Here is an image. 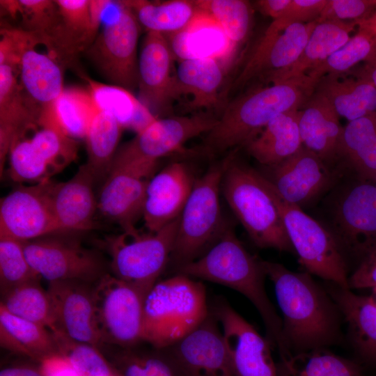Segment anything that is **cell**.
I'll return each instance as SVG.
<instances>
[{"label":"cell","mask_w":376,"mask_h":376,"mask_svg":"<svg viewBox=\"0 0 376 376\" xmlns=\"http://www.w3.org/2000/svg\"><path fill=\"white\" fill-rule=\"evenodd\" d=\"M262 264L274 287L282 314L283 340L289 352L340 343L342 315L326 289L307 272H292L263 260Z\"/></svg>","instance_id":"cell-1"},{"label":"cell","mask_w":376,"mask_h":376,"mask_svg":"<svg viewBox=\"0 0 376 376\" xmlns=\"http://www.w3.org/2000/svg\"><path fill=\"white\" fill-rule=\"evenodd\" d=\"M191 278L211 281L235 290L246 297L259 313L267 338L277 348L280 357L291 353L282 336V320L265 287L267 277L262 260L251 254L230 228L201 257L177 270Z\"/></svg>","instance_id":"cell-2"},{"label":"cell","mask_w":376,"mask_h":376,"mask_svg":"<svg viewBox=\"0 0 376 376\" xmlns=\"http://www.w3.org/2000/svg\"><path fill=\"white\" fill-rule=\"evenodd\" d=\"M318 81L306 74L241 94L227 104L204 139V147L219 153L244 146L277 115L302 109Z\"/></svg>","instance_id":"cell-3"},{"label":"cell","mask_w":376,"mask_h":376,"mask_svg":"<svg viewBox=\"0 0 376 376\" xmlns=\"http://www.w3.org/2000/svg\"><path fill=\"white\" fill-rule=\"evenodd\" d=\"M226 158L221 192L251 240L260 248L294 252L261 174L240 160L234 152Z\"/></svg>","instance_id":"cell-4"},{"label":"cell","mask_w":376,"mask_h":376,"mask_svg":"<svg viewBox=\"0 0 376 376\" xmlns=\"http://www.w3.org/2000/svg\"><path fill=\"white\" fill-rule=\"evenodd\" d=\"M209 313L203 284L177 273L157 281L146 295L142 340L164 349L191 332Z\"/></svg>","instance_id":"cell-5"},{"label":"cell","mask_w":376,"mask_h":376,"mask_svg":"<svg viewBox=\"0 0 376 376\" xmlns=\"http://www.w3.org/2000/svg\"><path fill=\"white\" fill-rule=\"evenodd\" d=\"M226 158L195 180L179 218L169 261L178 270L203 255L219 238L224 226L220 193Z\"/></svg>","instance_id":"cell-6"},{"label":"cell","mask_w":376,"mask_h":376,"mask_svg":"<svg viewBox=\"0 0 376 376\" xmlns=\"http://www.w3.org/2000/svg\"><path fill=\"white\" fill-rule=\"evenodd\" d=\"M358 181L338 182L323 201L327 223L323 225L334 237L347 261L352 257L361 262L376 248V186Z\"/></svg>","instance_id":"cell-7"},{"label":"cell","mask_w":376,"mask_h":376,"mask_svg":"<svg viewBox=\"0 0 376 376\" xmlns=\"http://www.w3.org/2000/svg\"><path fill=\"white\" fill-rule=\"evenodd\" d=\"M263 178L301 266L311 274L349 288L347 261L331 233L301 207L285 201Z\"/></svg>","instance_id":"cell-8"},{"label":"cell","mask_w":376,"mask_h":376,"mask_svg":"<svg viewBox=\"0 0 376 376\" xmlns=\"http://www.w3.org/2000/svg\"><path fill=\"white\" fill-rule=\"evenodd\" d=\"M12 146L8 159L10 178L19 185H36L52 180L77 157L76 139L68 136L52 114L41 116L38 125Z\"/></svg>","instance_id":"cell-9"},{"label":"cell","mask_w":376,"mask_h":376,"mask_svg":"<svg viewBox=\"0 0 376 376\" xmlns=\"http://www.w3.org/2000/svg\"><path fill=\"white\" fill-rule=\"evenodd\" d=\"M140 26L124 1H112L100 31L85 52L111 84L130 91L138 87L137 44Z\"/></svg>","instance_id":"cell-10"},{"label":"cell","mask_w":376,"mask_h":376,"mask_svg":"<svg viewBox=\"0 0 376 376\" xmlns=\"http://www.w3.org/2000/svg\"><path fill=\"white\" fill-rule=\"evenodd\" d=\"M179 218L154 233L123 232L107 237L113 275L148 293L169 262Z\"/></svg>","instance_id":"cell-11"},{"label":"cell","mask_w":376,"mask_h":376,"mask_svg":"<svg viewBox=\"0 0 376 376\" xmlns=\"http://www.w3.org/2000/svg\"><path fill=\"white\" fill-rule=\"evenodd\" d=\"M147 294L113 274H104L98 280L93 295L102 343L129 348L143 341V307Z\"/></svg>","instance_id":"cell-12"},{"label":"cell","mask_w":376,"mask_h":376,"mask_svg":"<svg viewBox=\"0 0 376 376\" xmlns=\"http://www.w3.org/2000/svg\"><path fill=\"white\" fill-rule=\"evenodd\" d=\"M217 120L207 112L157 118L117 150L112 163L156 168L160 158L180 150L187 141L207 134Z\"/></svg>","instance_id":"cell-13"},{"label":"cell","mask_w":376,"mask_h":376,"mask_svg":"<svg viewBox=\"0 0 376 376\" xmlns=\"http://www.w3.org/2000/svg\"><path fill=\"white\" fill-rule=\"evenodd\" d=\"M342 170L303 146L286 159L263 166L259 172L285 201L302 209L329 193L340 182Z\"/></svg>","instance_id":"cell-14"},{"label":"cell","mask_w":376,"mask_h":376,"mask_svg":"<svg viewBox=\"0 0 376 376\" xmlns=\"http://www.w3.org/2000/svg\"><path fill=\"white\" fill-rule=\"evenodd\" d=\"M47 235L23 242L26 257L40 276L49 282L99 280L104 265L94 251L79 244Z\"/></svg>","instance_id":"cell-15"},{"label":"cell","mask_w":376,"mask_h":376,"mask_svg":"<svg viewBox=\"0 0 376 376\" xmlns=\"http://www.w3.org/2000/svg\"><path fill=\"white\" fill-rule=\"evenodd\" d=\"M159 350L176 376H235L221 328L211 311L188 334Z\"/></svg>","instance_id":"cell-16"},{"label":"cell","mask_w":376,"mask_h":376,"mask_svg":"<svg viewBox=\"0 0 376 376\" xmlns=\"http://www.w3.org/2000/svg\"><path fill=\"white\" fill-rule=\"evenodd\" d=\"M50 180L19 185L0 202V237L26 242L61 234L52 210Z\"/></svg>","instance_id":"cell-17"},{"label":"cell","mask_w":376,"mask_h":376,"mask_svg":"<svg viewBox=\"0 0 376 376\" xmlns=\"http://www.w3.org/2000/svg\"><path fill=\"white\" fill-rule=\"evenodd\" d=\"M220 324L235 376H277L270 341L226 301L211 311Z\"/></svg>","instance_id":"cell-18"},{"label":"cell","mask_w":376,"mask_h":376,"mask_svg":"<svg viewBox=\"0 0 376 376\" xmlns=\"http://www.w3.org/2000/svg\"><path fill=\"white\" fill-rule=\"evenodd\" d=\"M316 24L317 21L295 24L279 31L267 29L233 88L242 87L256 79L272 83L297 61Z\"/></svg>","instance_id":"cell-19"},{"label":"cell","mask_w":376,"mask_h":376,"mask_svg":"<svg viewBox=\"0 0 376 376\" xmlns=\"http://www.w3.org/2000/svg\"><path fill=\"white\" fill-rule=\"evenodd\" d=\"M173 58L164 35L147 32L138 60V88L139 100L156 118H162L172 110Z\"/></svg>","instance_id":"cell-20"},{"label":"cell","mask_w":376,"mask_h":376,"mask_svg":"<svg viewBox=\"0 0 376 376\" xmlns=\"http://www.w3.org/2000/svg\"><path fill=\"white\" fill-rule=\"evenodd\" d=\"M60 19L45 47L61 67L70 65L96 38L104 16L90 0H56Z\"/></svg>","instance_id":"cell-21"},{"label":"cell","mask_w":376,"mask_h":376,"mask_svg":"<svg viewBox=\"0 0 376 376\" xmlns=\"http://www.w3.org/2000/svg\"><path fill=\"white\" fill-rule=\"evenodd\" d=\"M223 58H191L181 60L174 73L172 89L173 102H182L183 109L194 113L201 109H216L223 97L221 88L224 81Z\"/></svg>","instance_id":"cell-22"},{"label":"cell","mask_w":376,"mask_h":376,"mask_svg":"<svg viewBox=\"0 0 376 376\" xmlns=\"http://www.w3.org/2000/svg\"><path fill=\"white\" fill-rule=\"evenodd\" d=\"M195 180L182 162L169 164L150 179L143 212L148 232H156L178 219Z\"/></svg>","instance_id":"cell-23"},{"label":"cell","mask_w":376,"mask_h":376,"mask_svg":"<svg viewBox=\"0 0 376 376\" xmlns=\"http://www.w3.org/2000/svg\"><path fill=\"white\" fill-rule=\"evenodd\" d=\"M86 283L49 282L47 290L60 330L72 340L97 347L102 342L96 322L93 289Z\"/></svg>","instance_id":"cell-24"},{"label":"cell","mask_w":376,"mask_h":376,"mask_svg":"<svg viewBox=\"0 0 376 376\" xmlns=\"http://www.w3.org/2000/svg\"><path fill=\"white\" fill-rule=\"evenodd\" d=\"M95 182V175L86 164L65 182L50 181V203L61 233L84 232L93 228L97 210Z\"/></svg>","instance_id":"cell-25"},{"label":"cell","mask_w":376,"mask_h":376,"mask_svg":"<svg viewBox=\"0 0 376 376\" xmlns=\"http://www.w3.org/2000/svg\"><path fill=\"white\" fill-rule=\"evenodd\" d=\"M150 179L126 169L111 167L100 192L97 210L123 232H136V224L143 217Z\"/></svg>","instance_id":"cell-26"},{"label":"cell","mask_w":376,"mask_h":376,"mask_svg":"<svg viewBox=\"0 0 376 376\" xmlns=\"http://www.w3.org/2000/svg\"><path fill=\"white\" fill-rule=\"evenodd\" d=\"M16 71L0 65V173L13 144L38 124L40 114L18 82Z\"/></svg>","instance_id":"cell-27"},{"label":"cell","mask_w":376,"mask_h":376,"mask_svg":"<svg viewBox=\"0 0 376 376\" xmlns=\"http://www.w3.org/2000/svg\"><path fill=\"white\" fill-rule=\"evenodd\" d=\"M324 288L347 324L349 338L359 358L376 367V304L370 296L357 295L332 282Z\"/></svg>","instance_id":"cell-28"},{"label":"cell","mask_w":376,"mask_h":376,"mask_svg":"<svg viewBox=\"0 0 376 376\" xmlns=\"http://www.w3.org/2000/svg\"><path fill=\"white\" fill-rule=\"evenodd\" d=\"M299 129L302 144L329 165L338 162L343 127L330 102L314 91L300 109Z\"/></svg>","instance_id":"cell-29"},{"label":"cell","mask_w":376,"mask_h":376,"mask_svg":"<svg viewBox=\"0 0 376 376\" xmlns=\"http://www.w3.org/2000/svg\"><path fill=\"white\" fill-rule=\"evenodd\" d=\"M61 68L48 54L36 50L35 46L29 47L21 56L17 70L20 85L40 117L52 111L65 89Z\"/></svg>","instance_id":"cell-30"},{"label":"cell","mask_w":376,"mask_h":376,"mask_svg":"<svg viewBox=\"0 0 376 376\" xmlns=\"http://www.w3.org/2000/svg\"><path fill=\"white\" fill-rule=\"evenodd\" d=\"M352 72V77L326 75L315 88L348 122L376 111V88L368 79L356 70Z\"/></svg>","instance_id":"cell-31"},{"label":"cell","mask_w":376,"mask_h":376,"mask_svg":"<svg viewBox=\"0 0 376 376\" xmlns=\"http://www.w3.org/2000/svg\"><path fill=\"white\" fill-rule=\"evenodd\" d=\"M338 163L357 179L376 181V111L348 122L343 127Z\"/></svg>","instance_id":"cell-32"},{"label":"cell","mask_w":376,"mask_h":376,"mask_svg":"<svg viewBox=\"0 0 376 376\" xmlns=\"http://www.w3.org/2000/svg\"><path fill=\"white\" fill-rule=\"evenodd\" d=\"M299 110L276 116L253 140L244 147L263 166L279 164L302 146L299 129Z\"/></svg>","instance_id":"cell-33"},{"label":"cell","mask_w":376,"mask_h":376,"mask_svg":"<svg viewBox=\"0 0 376 376\" xmlns=\"http://www.w3.org/2000/svg\"><path fill=\"white\" fill-rule=\"evenodd\" d=\"M1 346L39 363L58 353L53 334L46 327L10 313L0 304Z\"/></svg>","instance_id":"cell-34"},{"label":"cell","mask_w":376,"mask_h":376,"mask_svg":"<svg viewBox=\"0 0 376 376\" xmlns=\"http://www.w3.org/2000/svg\"><path fill=\"white\" fill-rule=\"evenodd\" d=\"M124 2L147 32H157L164 36H173L184 31L203 13L194 0L162 2L129 0Z\"/></svg>","instance_id":"cell-35"},{"label":"cell","mask_w":376,"mask_h":376,"mask_svg":"<svg viewBox=\"0 0 376 376\" xmlns=\"http://www.w3.org/2000/svg\"><path fill=\"white\" fill-rule=\"evenodd\" d=\"M357 26L352 22H317L297 61L272 84L306 75L343 46Z\"/></svg>","instance_id":"cell-36"},{"label":"cell","mask_w":376,"mask_h":376,"mask_svg":"<svg viewBox=\"0 0 376 376\" xmlns=\"http://www.w3.org/2000/svg\"><path fill=\"white\" fill-rule=\"evenodd\" d=\"M84 79L98 109L111 114L123 129H131L136 134L157 118L131 91L88 77Z\"/></svg>","instance_id":"cell-37"},{"label":"cell","mask_w":376,"mask_h":376,"mask_svg":"<svg viewBox=\"0 0 376 376\" xmlns=\"http://www.w3.org/2000/svg\"><path fill=\"white\" fill-rule=\"evenodd\" d=\"M277 376H363L357 362L342 357L327 347L292 353L276 362Z\"/></svg>","instance_id":"cell-38"},{"label":"cell","mask_w":376,"mask_h":376,"mask_svg":"<svg viewBox=\"0 0 376 376\" xmlns=\"http://www.w3.org/2000/svg\"><path fill=\"white\" fill-rule=\"evenodd\" d=\"M123 129L114 117L101 110L92 119L85 137L86 164L96 181L104 180L109 174Z\"/></svg>","instance_id":"cell-39"},{"label":"cell","mask_w":376,"mask_h":376,"mask_svg":"<svg viewBox=\"0 0 376 376\" xmlns=\"http://www.w3.org/2000/svg\"><path fill=\"white\" fill-rule=\"evenodd\" d=\"M1 304L12 314L40 324L53 334L62 332L49 295L40 285L39 279L8 290L3 295Z\"/></svg>","instance_id":"cell-40"},{"label":"cell","mask_w":376,"mask_h":376,"mask_svg":"<svg viewBox=\"0 0 376 376\" xmlns=\"http://www.w3.org/2000/svg\"><path fill=\"white\" fill-rule=\"evenodd\" d=\"M221 30L233 52L248 38L253 23V7L244 0H194Z\"/></svg>","instance_id":"cell-41"},{"label":"cell","mask_w":376,"mask_h":376,"mask_svg":"<svg viewBox=\"0 0 376 376\" xmlns=\"http://www.w3.org/2000/svg\"><path fill=\"white\" fill-rule=\"evenodd\" d=\"M375 46L376 29L365 20L359 24L356 33L343 46L306 75L318 82L326 75L347 74L363 63Z\"/></svg>","instance_id":"cell-42"},{"label":"cell","mask_w":376,"mask_h":376,"mask_svg":"<svg viewBox=\"0 0 376 376\" xmlns=\"http://www.w3.org/2000/svg\"><path fill=\"white\" fill-rule=\"evenodd\" d=\"M88 91L66 88L56 100L53 114L55 120L70 137L85 139L89 125L98 111Z\"/></svg>","instance_id":"cell-43"},{"label":"cell","mask_w":376,"mask_h":376,"mask_svg":"<svg viewBox=\"0 0 376 376\" xmlns=\"http://www.w3.org/2000/svg\"><path fill=\"white\" fill-rule=\"evenodd\" d=\"M54 336L58 353L69 361L79 376H118L97 347L72 340L63 332Z\"/></svg>","instance_id":"cell-44"},{"label":"cell","mask_w":376,"mask_h":376,"mask_svg":"<svg viewBox=\"0 0 376 376\" xmlns=\"http://www.w3.org/2000/svg\"><path fill=\"white\" fill-rule=\"evenodd\" d=\"M39 278L26 257L23 242L0 237V282L3 294Z\"/></svg>","instance_id":"cell-45"},{"label":"cell","mask_w":376,"mask_h":376,"mask_svg":"<svg viewBox=\"0 0 376 376\" xmlns=\"http://www.w3.org/2000/svg\"><path fill=\"white\" fill-rule=\"evenodd\" d=\"M133 347L123 348L114 357L111 366L118 376H176L160 350L143 352Z\"/></svg>","instance_id":"cell-46"},{"label":"cell","mask_w":376,"mask_h":376,"mask_svg":"<svg viewBox=\"0 0 376 376\" xmlns=\"http://www.w3.org/2000/svg\"><path fill=\"white\" fill-rule=\"evenodd\" d=\"M20 12L24 28L38 44L45 46L60 19L56 1L19 0Z\"/></svg>","instance_id":"cell-47"},{"label":"cell","mask_w":376,"mask_h":376,"mask_svg":"<svg viewBox=\"0 0 376 376\" xmlns=\"http://www.w3.org/2000/svg\"><path fill=\"white\" fill-rule=\"evenodd\" d=\"M376 10L375 0H327L317 22L359 23L370 18Z\"/></svg>","instance_id":"cell-48"},{"label":"cell","mask_w":376,"mask_h":376,"mask_svg":"<svg viewBox=\"0 0 376 376\" xmlns=\"http://www.w3.org/2000/svg\"><path fill=\"white\" fill-rule=\"evenodd\" d=\"M0 40V65L12 67L17 72L23 52L38 45L35 38L23 29H2Z\"/></svg>","instance_id":"cell-49"},{"label":"cell","mask_w":376,"mask_h":376,"mask_svg":"<svg viewBox=\"0 0 376 376\" xmlns=\"http://www.w3.org/2000/svg\"><path fill=\"white\" fill-rule=\"evenodd\" d=\"M327 3V0H291L285 14L273 20L267 29L279 31L292 24L317 21Z\"/></svg>","instance_id":"cell-50"},{"label":"cell","mask_w":376,"mask_h":376,"mask_svg":"<svg viewBox=\"0 0 376 376\" xmlns=\"http://www.w3.org/2000/svg\"><path fill=\"white\" fill-rule=\"evenodd\" d=\"M350 289L373 288L376 286V248L367 254L348 277Z\"/></svg>","instance_id":"cell-51"},{"label":"cell","mask_w":376,"mask_h":376,"mask_svg":"<svg viewBox=\"0 0 376 376\" xmlns=\"http://www.w3.org/2000/svg\"><path fill=\"white\" fill-rule=\"evenodd\" d=\"M40 368L45 376H79L69 361L60 353L42 359Z\"/></svg>","instance_id":"cell-52"},{"label":"cell","mask_w":376,"mask_h":376,"mask_svg":"<svg viewBox=\"0 0 376 376\" xmlns=\"http://www.w3.org/2000/svg\"><path fill=\"white\" fill-rule=\"evenodd\" d=\"M290 2L291 0H258L253 4L261 14L276 20L285 14Z\"/></svg>","instance_id":"cell-53"},{"label":"cell","mask_w":376,"mask_h":376,"mask_svg":"<svg viewBox=\"0 0 376 376\" xmlns=\"http://www.w3.org/2000/svg\"><path fill=\"white\" fill-rule=\"evenodd\" d=\"M0 376H45L40 367L28 366H14L2 368Z\"/></svg>","instance_id":"cell-54"},{"label":"cell","mask_w":376,"mask_h":376,"mask_svg":"<svg viewBox=\"0 0 376 376\" xmlns=\"http://www.w3.org/2000/svg\"><path fill=\"white\" fill-rule=\"evenodd\" d=\"M357 72L368 79L376 88V46Z\"/></svg>","instance_id":"cell-55"},{"label":"cell","mask_w":376,"mask_h":376,"mask_svg":"<svg viewBox=\"0 0 376 376\" xmlns=\"http://www.w3.org/2000/svg\"><path fill=\"white\" fill-rule=\"evenodd\" d=\"M369 24L376 29V10L374 14L368 19H366Z\"/></svg>","instance_id":"cell-56"},{"label":"cell","mask_w":376,"mask_h":376,"mask_svg":"<svg viewBox=\"0 0 376 376\" xmlns=\"http://www.w3.org/2000/svg\"><path fill=\"white\" fill-rule=\"evenodd\" d=\"M370 296L372 297L373 300L376 304V286L372 288V293Z\"/></svg>","instance_id":"cell-57"},{"label":"cell","mask_w":376,"mask_h":376,"mask_svg":"<svg viewBox=\"0 0 376 376\" xmlns=\"http://www.w3.org/2000/svg\"><path fill=\"white\" fill-rule=\"evenodd\" d=\"M375 186H376V181H375Z\"/></svg>","instance_id":"cell-58"}]
</instances>
